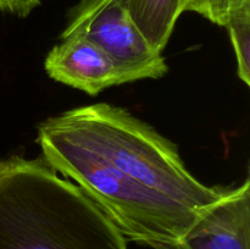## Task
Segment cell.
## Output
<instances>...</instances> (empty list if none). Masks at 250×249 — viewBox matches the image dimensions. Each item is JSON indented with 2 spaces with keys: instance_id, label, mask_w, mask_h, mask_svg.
I'll use <instances>...</instances> for the list:
<instances>
[{
  "instance_id": "cell-1",
  "label": "cell",
  "mask_w": 250,
  "mask_h": 249,
  "mask_svg": "<svg viewBox=\"0 0 250 249\" xmlns=\"http://www.w3.org/2000/svg\"><path fill=\"white\" fill-rule=\"evenodd\" d=\"M0 249H128L116 225L44 160H0Z\"/></svg>"
},
{
  "instance_id": "cell-2",
  "label": "cell",
  "mask_w": 250,
  "mask_h": 249,
  "mask_svg": "<svg viewBox=\"0 0 250 249\" xmlns=\"http://www.w3.org/2000/svg\"><path fill=\"white\" fill-rule=\"evenodd\" d=\"M128 180L203 215L226 194L188 171L175 143L124 107L106 103L71 109L48 119Z\"/></svg>"
},
{
  "instance_id": "cell-3",
  "label": "cell",
  "mask_w": 250,
  "mask_h": 249,
  "mask_svg": "<svg viewBox=\"0 0 250 249\" xmlns=\"http://www.w3.org/2000/svg\"><path fill=\"white\" fill-rule=\"evenodd\" d=\"M43 158L58 173L73 180L114 222L127 241L163 249L181 243L202 215L138 185L56 128L49 120L38 126Z\"/></svg>"
},
{
  "instance_id": "cell-4",
  "label": "cell",
  "mask_w": 250,
  "mask_h": 249,
  "mask_svg": "<svg viewBox=\"0 0 250 249\" xmlns=\"http://www.w3.org/2000/svg\"><path fill=\"white\" fill-rule=\"evenodd\" d=\"M81 36L99 46L119 67L126 83L163 78L168 67L163 53L146 42L121 0H80L68 14L61 38Z\"/></svg>"
},
{
  "instance_id": "cell-5",
  "label": "cell",
  "mask_w": 250,
  "mask_h": 249,
  "mask_svg": "<svg viewBox=\"0 0 250 249\" xmlns=\"http://www.w3.org/2000/svg\"><path fill=\"white\" fill-rule=\"evenodd\" d=\"M44 68L56 82L89 95L126 83L114 61L99 46L81 36L61 38V43L46 55Z\"/></svg>"
},
{
  "instance_id": "cell-6",
  "label": "cell",
  "mask_w": 250,
  "mask_h": 249,
  "mask_svg": "<svg viewBox=\"0 0 250 249\" xmlns=\"http://www.w3.org/2000/svg\"><path fill=\"white\" fill-rule=\"evenodd\" d=\"M183 249H250V181L227 189L181 241Z\"/></svg>"
},
{
  "instance_id": "cell-7",
  "label": "cell",
  "mask_w": 250,
  "mask_h": 249,
  "mask_svg": "<svg viewBox=\"0 0 250 249\" xmlns=\"http://www.w3.org/2000/svg\"><path fill=\"white\" fill-rule=\"evenodd\" d=\"M129 17L149 44L163 53L178 17L183 14L185 0H121Z\"/></svg>"
},
{
  "instance_id": "cell-8",
  "label": "cell",
  "mask_w": 250,
  "mask_h": 249,
  "mask_svg": "<svg viewBox=\"0 0 250 249\" xmlns=\"http://www.w3.org/2000/svg\"><path fill=\"white\" fill-rule=\"evenodd\" d=\"M226 28L231 37L237 59L238 77L250 84V5L237 11L229 19Z\"/></svg>"
},
{
  "instance_id": "cell-9",
  "label": "cell",
  "mask_w": 250,
  "mask_h": 249,
  "mask_svg": "<svg viewBox=\"0 0 250 249\" xmlns=\"http://www.w3.org/2000/svg\"><path fill=\"white\" fill-rule=\"evenodd\" d=\"M247 5L250 0H185L183 12H197L212 23L226 27L229 19Z\"/></svg>"
},
{
  "instance_id": "cell-10",
  "label": "cell",
  "mask_w": 250,
  "mask_h": 249,
  "mask_svg": "<svg viewBox=\"0 0 250 249\" xmlns=\"http://www.w3.org/2000/svg\"><path fill=\"white\" fill-rule=\"evenodd\" d=\"M41 5V0H0V11L26 17Z\"/></svg>"
},
{
  "instance_id": "cell-11",
  "label": "cell",
  "mask_w": 250,
  "mask_h": 249,
  "mask_svg": "<svg viewBox=\"0 0 250 249\" xmlns=\"http://www.w3.org/2000/svg\"><path fill=\"white\" fill-rule=\"evenodd\" d=\"M163 249H183L182 247H181V244H175V246H168V247H165V248Z\"/></svg>"
}]
</instances>
